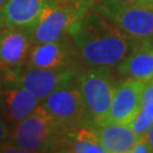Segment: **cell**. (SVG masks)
<instances>
[{
  "mask_svg": "<svg viewBox=\"0 0 153 153\" xmlns=\"http://www.w3.org/2000/svg\"><path fill=\"white\" fill-rule=\"evenodd\" d=\"M92 0H50L36 23L30 28L34 45L67 34L71 25L92 7Z\"/></svg>",
  "mask_w": 153,
  "mask_h": 153,
  "instance_id": "4",
  "label": "cell"
},
{
  "mask_svg": "<svg viewBox=\"0 0 153 153\" xmlns=\"http://www.w3.org/2000/svg\"><path fill=\"white\" fill-rule=\"evenodd\" d=\"M152 124V119L141 109L140 112L136 115V117L134 118V120L129 124V126H131V128L136 133L138 136H141V135H144L148 131V129L151 127Z\"/></svg>",
  "mask_w": 153,
  "mask_h": 153,
  "instance_id": "16",
  "label": "cell"
},
{
  "mask_svg": "<svg viewBox=\"0 0 153 153\" xmlns=\"http://www.w3.org/2000/svg\"><path fill=\"white\" fill-rule=\"evenodd\" d=\"M136 4L144 6V7H149V8H153V0H131Z\"/></svg>",
  "mask_w": 153,
  "mask_h": 153,
  "instance_id": "22",
  "label": "cell"
},
{
  "mask_svg": "<svg viewBox=\"0 0 153 153\" xmlns=\"http://www.w3.org/2000/svg\"><path fill=\"white\" fill-rule=\"evenodd\" d=\"M40 103L41 101L32 91L14 82L2 81L0 116L9 124H17L32 114Z\"/></svg>",
  "mask_w": 153,
  "mask_h": 153,
  "instance_id": "11",
  "label": "cell"
},
{
  "mask_svg": "<svg viewBox=\"0 0 153 153\" xmlns=\"http://www.w3.org/2000/svg\"><path fill=\"white\" fill-rule=\"evenodd\" d=\"M76 84L88 110L91 124L95 126L109 110L115 82L110 67H94L78 73Z\"/></svg>",
  "mask_w": 153,
  "mask_h": 153,
  "instance_id": "5",
  "label": "cell"
},
{
  "mask_svg": "<svg viewBox=\"0 0 153 153\" xmlns=\"http://www.w3.org/2000/svg\"><path fill=\"white\" fill-rule=\"evenodd\" d=\"M92 8L137 42H153V8L131 0H95Z\"/></svg>",
  "mask_w": 153,
  "mask_h": 153,
  "instance_id": "3",
  "label": "cell"
},
{
  "mask_svg": "<svg viewBox=\"0 0 153 153\" xmlns=\"http://www.w3.org/2000/svg\"><path fill=\"white\" fill-rule=\"evenodd\" d=\"M50 0H8L2 6L6 26L32 28Z\"/></svg>",
  "mask_w": 153,
  "mask_h": 153,
  "instance_id": "13",
  "label": "cell"
},
{
  "mask_svg": "<svg viewBox=\"0 0 153 153\" xmlns=\"http://www.w3.org/2000/svg\"><path fill=\"white\" fill-rule=\"evenodd\" d=\"M7 1H8V0H0V6L2 7V6L5 5L6 2H7Z\"/></svg>",
  "mask_w": 153,
  "mask_h": 153,
  "instance_id": "25",
  "label": "cell"
},
{
  "mask_svg": "<svg viewBox=\"0 0 153 153\" xmlns=\"http://www.w3.org/2000/svg\"><path fill=\"white\" fill-rule=\"evenodd\" d=\"M145 83L133 78H126L125 81L117 83L109 110L94 127L109 124L129 125L142 108L141 99Z\"/></svg>",
  "mask_w": 153,
  "mask_h": 153,
  "instance_id": "8",
  "label": "cell"
},
{
  "mask_svg": "<svg viewBox=\"0 0 153 153\" xmlns=\"http://www.w3.org/2000/svg\"><path fill=\"white\" fill-rule=\"evenodd\" d=\"M10 124L2 116H0V148L8 142L10 136Z\"/></svg>",
  "mask_w": 153,
  "mask_h": 153,
  "instance_id": "17",
  "label": "cell"
},
{
  "mask_svg": "<svg viewBox=\"0 0 153 153\" xmlns=\"http://www.w3.org/2000/svg\"><path fill=\"white\" fill-rule=\"evenodd\" d=\"M60 151L75 153H107L99 141L95 129L83 126L67 131Z\"/></svg>",
  "mask_w": 153,
  "mask_h": 153,
  "instance_id": "15",
  "label": "cell"
},
{
  "mask_svg": "<svg viewBox=\"0 0 153 153\" xmlns=\"http://www.w3.org/2000/svg\"><path fill=\"white\" fill-rule=\"evenodd\" d=\"M151 101H153V79L145 83V86H144L142 92L141 103H142V105H144Z\"/></svg>",
  "mask_w": 153,
  "mask_h": 153,
  "instance_id": "19",
  "label": "cell"
},
{
  "mask_svg": "<svg viewBox=\"0 0 153 153\" xmlns=\"http://www.w3.org/2000/svg\"><path fill=\"white\" fill-rule=\"evenodd\" d=\"M6 26L5 19H4V15H2V7L0 6V30Z\"/></svg>",
  "mask_w": 153,
  "mask_h": 153,
  "instance_id": "23",
  "label": "cell"
},
{
  "mask_svg": "<svg viewBox=\"0 0 153 153\" xmlns=\"http://www.w3.org/2000/svg\"><path fill=\"white\" fill-rule=\"evenodd\" d=\"M1 88H2V79H1V73H0V107H1Z\"/></svg>",
  "mask_w": 153,
  "mask_h": 153,
  "instance_id": "24",
  "label": "cell"
},
{
  "mask_svg": "<svg viewBox=\"0 0 153 153\" xmlns=\"http://www.w3.org/2000/svg\"><path fill=\"white\" fill-rule=\"evenodd\" d=\"M117 71L126 78L149 82L153 79L152 41L137 42L131 52L118 62Z\"/></svg>",
  "mask_w": 153,
  "mask_h": 153,
  "instance_id": "12",
  "label": "cell"
},
{
  "mask_svg": "<svg viewBox=\"0 0 153 153\" xmlns=\"http://www.w3.org/2000/svg\"><path fill=\"white\" fill-rule=\"evenodd\" d=\"M65 126L39 107L18 121L11 129L8 142L0 151L14 152H50L60 151L67 131Z\"/></svg>",
  "mask_w": 153,
  "mask_h": 153,
  "instance_id": "2",
  "label": "cell"
},
{
  "mask_svg": "<svg viewBox=\"0 0 153 153\" xmlns=\"http://www.w3.org/2000/svg\"><path fill=\"white\" fill-rule=\"evenodd\" d=\"M79 52L69 34L61 38L35 44L32 48L25 66L44 69H75Z\"/></svg>",
  "mask_w": 153,
  "mask_h": 153,
  "instance_id": "9",
  "label": "cell"
},
{
  "mask_svg": "<svg viewBox=\"0 0 153 153\" xmlns=\"http://www.w3.org/2000/svg\"><path fill=\"white\" fill-rule=\"evenodd\" d=\"M144 136L146 138V141L148 143L150 144V146L152 149V152H153V124L151 125V127L148 129V131L144 134Z\"/></svg>",
  "mask_w": 153,
  "mask_h": 153,
  "instance_id": "21",
  "label": "cell"
},
{
  "mask_svg": "<svg viewBox=\"0 0 153 153\" xmlns=\"http://www.w3.org/2000/svg\"><path fill=\"white\" fill-rule=\"evenodd\" d=\"M2 81L14 82L32 91L40 101L65 85L74 83L78 73L75 69H44L24 65L17 68H0Z\"/></svg>",
  "mask_w": 153,
  "mask_h": 153,
  "instance_id": "6",
  "label": "cell"
},
{
  "mask_svg": "<svg viewBox=\"0 0 153 153\" xmlns=\"http://www.w3.org/2000/svg\"><path fill=\"white\" fill-rule=\"evenodd\" d=\"M141 109L146 114V115L151 118L153 120V101H151V102H149V103L144 104V105H142V108Z\"/></svg>",
  "mask_w": 153,
  "mask_h": 153,
  "instance_id": "20",
  "label": "cell"
},
{
  "mask_svg": "<svg viewBox=\"0 0 153 153\" xmlns=\"http://www.w3.org/2000/svg\"><path fill=\"white\" fill-rule=\"evenodd\" d=\"M41 107L67 129L91 124L78 86L71 83L50 93L41 101Z\"/></svg>",
  "mask_w": 153,
  "mask_h": 153,
  "instance_id": "7",
  "label": "cell"
},
{
  "mask_svg": "<svg viewBox=\"0 0 153 153\" xmlns=\"http://www.w3.org/2000/svg\"><path fill=\"white\" fill-rule=\"evenodd\" d=\"M152 43H153V42H152Z\"/></svg>",
  "mask_w": 153,
  "mask_h": 153,
  "instance_id": "26",
  "label": "cell"
},
{
  "mask_svg": "<svg viewBox=\"0 0 153 153\" xmlns=\"http://www.w3.org/2000/svg\"><path fill=\"white\" fill-rule=\"evenodd\" d=\"M34 47L31 31L26 27L5 26L0 30V68L25 65Z\"/></svg>",
  "mask_w": 153,
  "mask_h": 153,
  "instance_id": "10",
  "label": "cell"
},
{
  "mask_svg": "<svg viewBox=\"0 0 153 153\" xmlns=\"http://www.w3.org/2000/svg\"><path fill=\"white\" fill-rule=\"evenodd\" d=\"M152 152V149L148 143L146 138L144 135H141L140 138L137 140V142L134 144V146L131 148V153H149Z\"/></svg>",
  "mask_w": 153,
  "mask_h": 153,
  "instance_id": "18",
  "label": "cell"
},
{
  "mask_svg": "<svg viewBox=\"0 0 153 153\" xmlns=\"http://www.w3.org/2000/svg\"><path fill=\"white\" fill-rule=\"evenodd\" d=\"M79 56L94 67L118 65L137 41L92 7L68 30Z\"/></svg>",
  "mask_w": 153,
  "mask_h": 153,
  "instance_id": "1",
  "label": "cell"
},
{
  "mask_svg": "<svg viewBox=\"0 0 153 153\" xmlns=\"http://www.w3.org/2000/svg\"><path fill=\"white\" fill-rule=\"evenodd\" d=\"M101 145L107 153H131L140 136L129 125L109 124L94 127Z\"/></svg>",
  "mask_w": 153,
  "mask_h": 153,
  "instance_id": "14",
  "label": "cell"
}]
</instances>
